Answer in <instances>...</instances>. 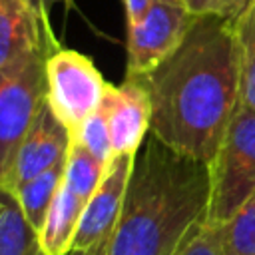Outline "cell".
Here are the masks:
<instances>
[{
  "mask_svg": "<svg viewBox=\"0 0 255 255\" xmlns=\"http://www.w3.org/2000/svg\"><path fill=\"white\" fill-rule=\"evenodd\" d=\"M149 94V131L171 149L209 163L239 104L235 24L193 16L179 46L139 78Z\"/></svg>",
  "mask_w": 255,
  "mask_h": 255,
  "instance_id": "1",
  "label": "cell"
},
{
  "mask_svg": "<svg viewBox=\"0 0 255 255\" xmlns=\"http://www.w3.org/2000/svg\"><path fill=\"white\" fill-rule=\"evenodd\" d=\"M209 163L183 155L151 131L133 155L108 255H175L207 221Z\"/></svg>",
  "mask_w": 255,
  "mask_h": 255,
  "instance_id": "2",
  "label": "cell"
},
{
  "mask_svg": "<svg viewBox=\"0 0 255 255\" xmlns=\"http://www.w3.org/2000/svg\"><path fill=\"white\" fill-rule=\"evenodd\" d=\"M255 193V108L237 104L209 161V223L229 221Z\"/></svg>",
  "mask_w": 255,
  "mask_h": 255,
  "instance_id": "3",
  "label": "cell"
},
{
  "mask_svg": "<svg viewBox=\"0 0 255 255\" xmlns=\"http://www.w3.org/2000/svg\"><path fill=\"white\" fill-rule=\"evenodd\" d=\"M58 48L40 46L0 68V187H6L16 151L46 102V60Z\"/></svg>",
  "mask_w": 255,
  "mask_h": 255,
  "instance_id": "4",
  "label": "cell"
},
{
  "mask_svg": "<svg viewBox=\"0 0 255 255\" xmlns=\"http://www.w3.org/2000/svg\"><path fill=\"white\" fill-rule=\"evenodd\" d=\"M108 82L88 56L68 48H58L48 56L46 100L70 133L98 112Z\"/></svg>",
  "mask_w": 255,
  "mask_h": 255,
  "instance_id": "5",
  "label": "cell"
},
{
  "mask_svg": "<svg viewBox=\"0 0 255 255\" xmlns=\"http://www.w3.org/2000/svg\"><path fill=\"white\" fill-rule=\"evenodd\" d=\"M191 20L183 0H151L143 18L128 26V76L141 78L157 68L179 46Z\"/></svg>",
  "mask_w": 255,
  "mask_h": 255,
  "instance_id": "6",
  "label": "cell"
},
{
  "mask_svg": "<svg viewBox=\"0 0 255 255\" xmlns=\"http://www.w3.org/2000/svg\"><path fill=\"white\" fill-rule=\"evenodd\" d=\"M133 155L135 153H116L106 165L96 191L82 211L72 249H86L112 237L126 197Z\"/></svg>",
  "mask_w": 255,
  "mask_h": 255,
  "instance_id": "7",
  "label": "cell"
},
{
  "mask_svg": "<svg viewBox=\"0 0 255 255\" xmlns=\"http://www.w3.org/2000/svg\"><path fill=\"white\" fill-rule=\"evenodd\" d=\"M114 153H135L149 133L151 102L139 78L128 76L120 86L108 84L100 104Z\"/></svg>",
  "mask_w": 255,
  "mask_h": 255,
  "instance_id": "8",
  "label": "cell"
},
{
  "mask_svg": "<svg viewBox=\"0 0 255 255\" xmlns=\"http://www.w3.org/2000/svg\"><path fill=\"white\" fill-rule=\"evenodd\" d=\"M70 143H72L70 129L62 124V120L54 114V110L46 100L16 151L6 189L14 191L20 183L64 161Z\"/></svg>",
  "mask_w": 255,
  "mask_h": 255,
  "instance_id": "9",
  "label": "cell"
},
{
  "mask_svg": "<svg viewBox=\"0 0 255 255\" xmlns=\"http://www.w3.org/2000/svg\"><path fill=\"white\" fill-rule=\"evenodd\" d=\"M46 44L58 46L54 32L24 0H0V68Z\"/></svg>",
  "mask_w": 255,
  "mask_h": 255,
  "instance_id": "10",
  "label": "cell"
},
{
  "mask_svg": "<svg viewBox=\"0 0 255 255\" xmlns=\"http://www.w3.org/2000/svg\"><path fill=\"white\" fill-rule=\"evenodd\" d=\"M86 201L62 183L46 221L40 229V243L48 255H66L72 249Z\"/></svg>",
  "mask_w": 255,
  "mask_h": 255,
  "instance_id": "11",
  "label": "cell"
},
{
  "mask_svg": "<svg viewBox=\"0 0 255 255\" xmlns=\"http://www.w3.org/2000/svg\"><path fill=\"white\" fill-rule=\"evenodd\" d=\"M0 255H48L12 189L0 187Z\"/></svg>",
  "mask_w": 255,
  "mask_h": 255,
  "instance_id": "12",
  "label": "cell"
},
{
  "mask_svg": "<svg viewBox=\"0 0 255 255\" xmlns=\"http://www.w3.org/2000/svg\"><path fill=\"white\" fill-rule=\"evenodd\" d=\"M64 171H66V159L56 163L54 167L38 173L36 177L20 183L14 189V195L24 211V217L38 233H40V229L46 221V215L64 183Z\"/></svg>",
  "mask_w": 255,
  "mask_h": 255,
  "instance_id": "13",
  "label": "cell"
},
{
  "mask_svg": "<svg viewBox=\"0 0 255 255\" xmlns=\"http://www.w3.org/2000/svg\"><path fill=\"white\" fill-rule=\"evenodd\" d=\"M239 50V102L255 108V0L235 22Z\"/></svg>",
  "mask_w": 255,
  "mask_h": 255,
  "instance_id": "14",
  "label": "cell"
},
{
  "mask_svg": "<svg viewBox=\"0 0 255 255\" xmlns=\"http://www.w3.org/2000/svg\"><path fill=\"white\" fill-rule=\"evenodd\" d=\"M106 165L96 159L80 141L72 137L68 155H66V171H64V183L86 203L96 191Z\"/></svg>",
  "mask_w": 255,
  "mask_h": 255,
  "instance_id": "15",
  "label": "cell"
},
{
  "mask_svg": "<svg viewBox=\"0 0 255 255\" xmlns=\"http://www.w3.org/2000/svg\"><path fill=\"white\" fill-rule=\"evenodd\" d=\"M219 227L225 255H255V193Z\"/></svg>",
  "mask_w": 255,
  "mask_h": 255,
  "instance_id": "16",
  "label": "cell"
},
{
  "mask_svg": "<svg viewBox=\"0 0 255 255\" xmlns=\"http://www.w3.org/2000/svg\"><path fill=\"white\" fill-rule=\"evenodd\" d=\"M72 137L76 141H80L96 159H100L104 165L110 163V159L116 155L114 153V147H112V137H110V129H108V124H106V118L104 114L100 112H94L88 120L82 122V126L72 133Z\"/></svg>",
  "mask_w": 255,
  "mask_h": 255,
  "instance_id": "17",
  "label": "cell"
},
{
  "mask_svg": "<svg viewBox=\"0 0 255 255\" xmlns=\"http://www.w3.org/2000/svg\"><path fill=\"white\" fill-rule=\"evenodd\" d=\"M175 255H225L221 227L209 221L199 223L191 231V235L183 241V245L177 249Z\"/></svg>",
  "mask_w": 255,
  "mask_h": 255,
  "instance_id": "18",
  "label": "cell"
},
{
  "mask_svg": "<svg viewBox=\"0 0 255 255\" xmlns=\"http://www.w3.org/2000/svg\"><path fill=\"white\" fill-rule=\"evenodd\" d=\"M253 0H183L191 16H217L233 24L243 16Z\"/></svg>",
  "mask_w": 255,
  "mask_h": 255,
  "instance_id": "19",
  "label": "cell"
},
{
  "mask_svg": "<svg viewBox=\"0 0 255 255\" xmlns=\"http://www.w3.org/2000/svg\"><path fill=\"white\" fill-rule=\"evenodd\" d=\"M124 2H126L128 26L137 24V22L143 18V14H145V10L149 8V4H151V0H124Z\"/></svg>",
  "mask_w": 255,
  "mask_h": 255,
  "instance_id": "20",
  "label": "cell"
},
{
  "mask_svg": "<svg viewBox=\"0 0 255 255\" xmlns=\"http://www.w3.org/2000/svg\"><path fill=\"white\" fill-rule=\"evenodd\" d=\"M24 2L36 12V16L44 22V26L52 28L50 26V10H52V6H54L56 0H24Z\"/></svg>",
  "mask_w": 255,
  "mask_h": 255,
  "instance_id": "21",
  "label": "cell"
},
{
  "mask_svg": "<svg viewBox=\"0 0 255 255\" xmlns=\"http://www.w3.org/2000/svg\"><path fill=\"white\" fill-rule=\"evenodd\" d=\"M108 245H110V239H104L86 249H70L66 255H108Z\"/></svg>",
  "mask_w": 255,
  "mask_h": 255,
  "instance_id": "22",
  "label": "cell"
},
{
  "mask_svg": "<svg viewBox=\"0 0 255 255\" xmlns=\"http://www.w3.org/2000/svg\"><path fill=\"white\" fill-rule=\"evenodd\" d=\"M62 2H66V4H68V6H70V4H72V0H62Z\"/></svg>",
  "mask_w": 255,
  "mask_h": 255,
  "instance_id": "23",
  "label": "cell"
}]
</instances>
